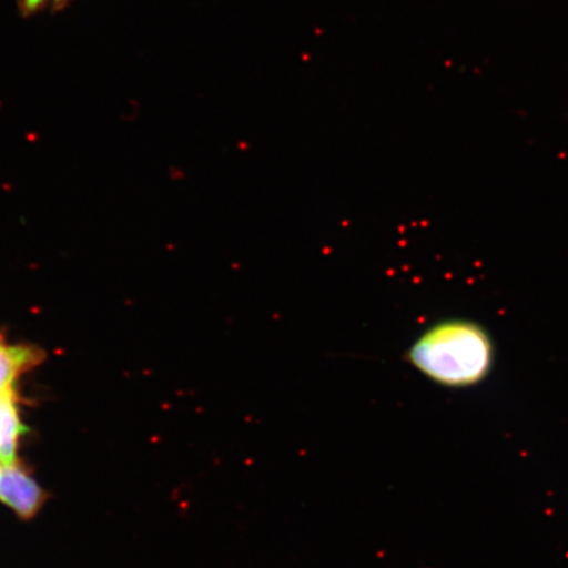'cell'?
Wrapping results in <instances>:
<instances>
[{
	"mask_svg": "<svg viewBox=\"0 0 568 568\" xmlns=\"http://www.w3.org/2000/svg\"><path fill=\"white\" fill-rule=\"evenodd\" d=\"M0 501L30 520L45 501V493L17 465L0 467Z\"/></svg>",
	"mask_w": 568,
	"mask_h": 568,
	"instance_id": "7a4b0ae2",
	"label": "cell"
},
{
	"mask_svg": "<svg viewBox=\"0 0 568 568\" xmlns=\"http://www.w3.org/2000/svg\"><path fill=\"white\" fill-rule=\"evenodd\" d=\"M42 353L34 347L10 346L0 337V394L13 387L20 374L39 365Z\"/></svg>",
	"mask_w": 568,
	"mask_h": 568,
	"instance_id": "277c9868",
	"label": "cell"
},
{
	"mask_svg": "<svg viewBox=\"0 0 568 568\" xmlns=\"http://www.w3.org/2000/svg\"><path fill=\"white\" fill-rule=\"evenodd\" d=\"M408 358L417 371L439 385L466 387L487 375L493 345L480 326L447 322L433 326L412 345Z\"/></svg>",
	"mask_w": 568,
	"mask_h": 568,
	"instance_id": "6da1fadb",
	"label": "cell"
},
{
	"mask_svg": "<svg viewBox=\"0 0 568 568\" xmlns=\"http://www.w3.org/2000/svg\"><path fill=\"white\" fill-rule=\"evenodd\" d=\"M24 430L12 387L0 394V464L3 466L17 465L18 443Z\"/></svg>",
	"mask_w": 568,
	"mask_h": 568,
	"instance_id": "3957f363",
	"label": "cell"
},
{
	"mask_svg": "<svg viewBox=\"0 0 568 568\" xmlns=\"http://www.w3.org/2000/svg\"><path fill=\"white\" fill-rule=\"evenodd\" d=\"M49 0H23L21 6H23V11L27 13H32L41 9L42 6L48 3Z\"/></svg>",
	"mask_w": 568,
	"mask_h": 568,
	"instance_id": "5b68a950",
	"label": "cell"
}]
</instances>
